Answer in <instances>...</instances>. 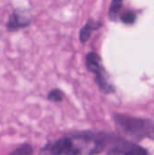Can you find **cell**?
Listing matches in <instances>:
<instances>
[{
  "mask_svg": "<svg viewBox=\"0 0 154 155\" xmlns=\"http://www.w3.org/2000/svg\"><path fill=\"white\" fill-rule=\"evenodd\" d=\"M110 137L101 132H74L44 144L39 155H97L105 149Z\"/></svg>",
  "mask_w": 154,
  "mask_h": 155,
  "instance_id": "6da1fadb",
  "label": "cell"
},
{
  "mask_svg": "<svg viewBox=\"0 0 154 155\" xmlns=\"http://www.w3.org/2000/svg\"><path fill=\"white\" fill-rule=\"evenodd\" d=\"M113 119L116 127L134 141L138 142L145 138L154 139V121L152 120L121 114H114Z\"/></svg>",
  "mask_w": 154,
  "mask_h": 155,
  "instance_id": "7a4b0ae2",
  "label": "cell"
},
{
  "mask_svg": "<svg viewBox=\"0 0 154 155\" xmlns=\"http://www.w3.org/2000/svg\"><path fill=\"white\" fill-rule=\"evenodd\" d=\"M85 64L86 68L95 75V83L101 92L107 94L115 92V87L107 81L104 68L102 66V59L97 53H88L85 58Z\"/></svg>",
  "mask_w": 154,
  "mask_h": 155,
  "instance_id": "3957f363",
  "label": "cell"
},
{
  "mask_svg": "<svg viewBox=\"0 0 154 155\" xmlns=\"http://www.w3.org/2000/svg\"><path fill=\"white\" fill-rule=\"evenodd\" d=\"M33 21V17L29 11L25 8H15L10 13L5 29L8 33H15L23 28L28 27Z\"/></svg>",
  "mask_w": 154,
  "mask_h": 155,
  "instance_id": "277c9868",
  "label": "cell"
},
{
  "mask_svg": "<svg viewBox=\"0 0 154 155\" xmlns=\"http://www.w3.org/2000/svg\"><path fill=\"white\" fill-rule=\"evenodd\" d=\"M106 155H149L147 150L125 139H114Z\"/></svg>",
  "mask_w": 154,
  "mask_h": 155,
  "instance_id": "5b68a950",
  "label": "cell"
},
{
  "mask_svg": "<svg viewBox=\"0 0 154 155\" xmlns=\"http://www.w3.org/2000/svg\"><path fill=\"white\" fill-rule=\"evenodd\" d=\"M103 25V24L100 21H94L93 19H90L87 21V23L81 28L79 33V39L82 44H85L92 35V33L94 30H97Z\"/></svg>",
  "mask_w": 154,
  "mask_h": 155,
  "instance_id": "8992f818",
  "label": "cell"
},
{
  "mask_svg": "<svg viewBox=\"0 0 154 155\" xmlns=\"http://www.w3.org/2000/svg\"><path fill=\"white\" fill-rule=\"evenodd\" d=\"M8 155H34V147L29 143H23L13 149Z\"/></svg>",
  "mask_w": 154,
  "mask_h": 155,
  "instance_id": "52a82bcc",
  "label": "cell"
},
{
  "mask_svg": "<svg viewBox=\"0 0 154 155\" xmlns=\"http://www.w3.org/2000/svg\"><path fill=\"white\" fill-rule=\"evenodd\" d=\"M123 1L120 0H113L111 2L110 8H109V18L112 21H116L118 18V15L122 9Z\"/></svg>",
  "mask_w": 154,
  "mask_h": 155,
  "instance_id": "ba28073f",
  "label": "cell"
},
{
  "mask_svg": "<svg viewBox=\"0 0 154 155\" xmlns=\"http://www.w3.org/2000/svg\"><path fill=\"white\" fill-rule=\"evenodd\" d=\"M46 98L50 102H53V103H60L64 99V93L60 89L54 88V89L51 90L47 94V97Z\"/></svg>",
  "mask_w": 154,
  "mask_h": 155,
  "instance_id": "9c48e42d",
  "label": "cell"
},
{
  "mask_svg": "<svg viewBox=\"0 0 154 155\" xmlns=\"http://www.w3.org/2000/svg\"><path fill=\"white\" fill-rule=\"evenodd\" d=\"M137 19V15L133 11H127L120 16V20L125 25L134 24Z\"/></svg>",
  "mask_w": 154,
  "mask_h": 155,
  "instance_id": "30bf717a",
  "label": "cell"
}]
</instances>
